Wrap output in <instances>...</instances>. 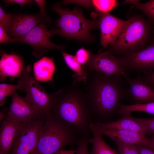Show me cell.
I'll return each mask as SVG.
<instances>
[{
    "instance_id": "6da1fadb",
    "label": "cell",
    "mask_w": 154,
    "mask_h": 154,
    "mask_svg": "<svg viewBox=\"0 0 154 154\" xmlns=\"http://www.w3.org/2000/svg\"><path fill=\"white\" fill-rule=\"evenodd\" d=\"M86 72L82 89L92 114L106 117L116 114L121 100L128 97L122 76H109L94 71Z\"/></svg>"
},
{
    "instance_id": "7a4b0ae2",
    "label": "cell",
    "mask_w": 154,
    "mask_h": 154,
    "mask_svg": "<svg viewBox=\"0 0 154 154\" xmlns=\"http://www.w3.org/2000/svg\"><path fill=\"white\" fill-rule=\"evenodd\" d=\"M72 83L52 93V114L72 127L77 133L89 132L92 114L86 96L78 83Z\"/></svg>"
},
{
    "instance_id": "3957f363",
    "label": "cell",
    "mask_w": 154,
    "mask_h": 154,
    "mask_svg": "<svg viewBox=\"0 0 154 154\" xmlns=\"http://www.w3.org/2000/svg\"><path fill=\"white\" fill-rule=\"evenodd\" d=\"M77 133L69 124L50 114L40 127L34 154H54L64 146L77 143Z\"/></svg>"
},
{
    "instance_id": "277c9868",
    "label": "cell",
    "mask_w": 154,
    "mask_h": 154,
    "mask_svg": "<svg viewBox=\"0 0 154 154\" xmlns=\"http://www.w3.org/2000/svg\"><path fill=\"white\" fill-rule=\"evenodd\" d=\"M51 9L60 16L55 24L58 29L50 30L51 37L58 34L68 38L85 42L93 40L94 37L90 35V31L99 27V21L86 19L79 8L72 10L63 9L59 3L53 4Z\"/></svg>"
},
{
    "instance_id": "5b68a950",
    "label": "cell",
    "mask_w": 154,
    "mask_h": 154,
    "mask_svg": "<svg viewBox=\"0 0 154 154\" xmlns=\"http://www.w3.org/2000/svg\"><path fill=\"white\" fill-rule=\"evenodd\" d=\"M126 21L116 40L110 45L108 51L113 54L140 50L145 47L149 38L150 24L143 17L135 16Z\"/></svg>"
},
{
    "instance_id": "8992f818",
    "label": "cell",
    "mask_w": 154,
    "mask_h": 154,
    "mask_svg": "<svg viewBox=\"0 0 154 154\" xmlns=\"http://www.w3.org/2000/svg\"><path fill=\"white\" fill-rule=\"evenodd\" d=\"M31 70L30 65L25 67L19 78L18 84L26 93L25 98L26 100L41 116H45L51 113L52 95L48 93L32 76Z\"/></svg>"
},
{
    "instance_id": "52a82bcc",
    "label": "cell",
    "mask_w": 154,
    "mask_h": 154,
    "mask_svg": "<svg viewBox=\"0 0 154 154\" xmlns=\"http://www.w3.org/2000/svg\"><path fill=\"white\" fill-rule=\"evenodd\" d=\"M45 116L21 122L9 154H34Z\"/></svg>"
},
{
    "instance_id": "ba28073f",
    "label": "cell",
    "mask_w": 154,
    "mask_h": 154,
    "mask_svg": "<svg viewBox=\"0 0 154 154\" xmlns=\"http://www.w3.org/2000/svg\"><path fill=\"white\" fill-rule=\"evenodd\" d=\"M49 31L46 25L42 22L25 35L11 38L10 41L29 44L33 48V55L36 58H39L49 50L66 48L64 46L56 44L50 40L51 37Z\"/></svg>"
},
{
    "instance_id": "9c48e42d",
    "label": "cell",
    "mask_w": 154,
    "mask_h": 154,
    "mask_svg": "<svg viewBox=\"0 0 154 154\" xmlns=\"http://www.w3.org/2000/svg\"><path fill=\"white\" fill-rule=\"evenodd\" d=\"M117 58L126 72L149 74L154 70V44L137 51L127 52Z\"/></svg>"
},
{
    "instance_id": "30bf717a",
    "label": "cell",
    "mask_w": 154,
    "mask_h": 154,
    "mask_svg": "<svg viewBox=\"0 0 154 154\" xmlns=\"http://www.w3.org/2000/svg\"><path fill=\"white\" fill-rule=\"evenodd\" d=\"M84 70L86 72L94 71L106 75L122 76L126 72L117 58L108 51L93 54Z\"/></svg>"
},
{
    "instance_id": "8fae6325",
    "label": "cell",
    "mask_w": 154,
    "mask_h": 154,
    "mask_svg": "<svg viewBox=\"0 0 154 154\" xmlns=\"http://www.w3.org/2000/svg\"><path fill=\"white\" fill-rule=\"evenodd\" d=\"M92 123L90 127V131L102 135L107 136L114 141L118 140L130 144L150 147L152 142L150 138L139 133L131 131L106 129L98 127Z\"/></svg>"
},
{
    "instance_id": "7c38bea8",
    "label": "cell",
    "mask_w": 154,
    "mask_h": 154,
    "mask_svg": "<svg viewBox=\"0 0 154 154\" xmlns=\"http://www.w3.org/2000/svg\"><path fill=\"white\" fill-rule=\"evenodd\" d=\"M100 42L104 48L115 42L126 23L124 21L109 13L103 14L100 18Z\"/></svg>"
},
{
    "instance_id": "4fadbf2b",
    "label": "cell",
    "mask_w": 154,
    "mask_h": 154,
    "mask_svg": "<svg viewBox=\"0 0 154 154\" xmlns=\"http://www.w3.org/2000/svg\"><path fill=\"white\" fill-rule=\"evenodd\" d=\"M11 96V102L7 115L11 117L22 122L44 116H41L25 97L21 96L16 92Z\"/></svg>"
},
{
    "instance_id": "5bb4252c",
    "label": "cell",
    "mask_w": 154,
    "mask_h": 154,
    "mask_svg": "<svg viewBox=\"0 0 154 154\" xmlns=\"http://www.w3.org/2000/svg\"><path fill=\"white\" fill-rule=\"evenodd\" d=\"M128 84V97L134 104H142L154 102V89L141 76L132 78L126 74L122 76Z\"/></svg>"
},
{
    "instance_id": "9a60e30c",
    "label": "cell",
    "mask_w": 154,
    "mask_h": 154,
    "mask_svg": "<svg viewBox=\"0 0 154 154\" xmlns=\"http://www.w3.org/2000/svg\"><path fill=\"white\" fill-rule=\"evenodd\" d=\"M40 15H13L11 22L7 31L11 38L22 36L42 22Z\"/></svg>"
},
{
    "instance_id": "2e32d148",
    "label": "cell",
    "mask_w": 154,
    "mask_h": 154,
    "mask_svg": "<svg viewBox=\"0 0 154 154\" xmlns=\"http://www.w3.org/2000/svg\"><path fill=\"white\" fill-rule=\"evenodd\" d=\"M0 60V79L4 82L7 77L19 78L25 68L22 57L15 53L1 52Z\"/></svg>"
},
{
    "instance_id": "e0dca14e",
    "label": "cell",
    "mask_w": 154,
    "mask_h": 154,
    "mask_svg": "<svg viewBox=\"0 0 154 154\" xmlns=\"http://www.w3.org/2000/svg\"><path fill=\"white\" fill-rule=\"evenodd\" d=\"M20 122L7 115L1 123L0 154H9Z\"/></svg>"
},
{
    "instance_id": "ac0fdd59",
    "label": "cell",
    "mask_w": 154,
    "mask_h": 154,
    "mask_svg": "<svg viewBox=\"0 0 154 154\" xmlns=\"http://www.w3.org/2000/svg\"><path fill=\"white\" fill-rule=\"evenodd\" d=\"M131 114H123L121 119L115 121L98 122L93 123L96 126L103 128L133 131L145 135L146 128L135 121Z\"/></svg>"
},
{
    "instance_id": "d6986e66",
    "label": "cell",
    "mask_w": 154,
    "mask_h": 154,
    "mask_svg": "<svg viewBox=\"0 0 154 154\" xmlns=\"http://www.w3.org/2000/svg\"><path fill=\"white\" fill-rule=\"evenodd\" d=\"M54 59L44 56L34 63V78L37 81L54 82L52 78L55 69Z\"/></svg>"
},
{
    "instance_id": "ffe728a7",
    "label": "cell",
    "mask_w": 154,
    "mask_h": 154,
    "mask_svg": "<svg viewBox=\"0 0 154 154\" xmlns=\"http://www.w3.org/2000/svg\"><path fill=\"white\" fill-rule=\"evenodd\" d=\"M61 52L66 64L74 72L72 75L73 81L78 83L85 82L88 74L78 61L75 56L67 53L62 50H61Z\"/></svg>"
},
{
    "instance_id": "44dd1931",
    "label": "cell",
    "mask_w": 154,
    "mask_h": 154,
    "mask_svg": "<svg viewBox=\"0 0 154 154\" xmlns=\"http://www.w3.org/2000/svg\"><path fill=\"white\" fill-rule=\"evenodd\" d=\"M92 134L93 137L90 140L92 146L90 154H118L105 142L102 135L97 133Z\"/></svg>"
},
{
    "instance_id": "7402d4cb",
    "label": "cell",
    "mask_w": 154,
    "mask_h": 154,
    "mask_svg": "<svg viewBox=\"0 0 154 154\" xmlns=\"http://www.w3.org/2000/svg\"><path fill=\"white\" fill-rule=\"evenodd\" d=\"M133 112H143L154 114V102L130 105L124 104L121 103L117 110L116 114H123Z\"/></svg>"
},
{
    "instance_id": "603a6c76",
    "label": "cell",
    "mask_w": 154,
    "mask_h": 154,
    "mask_svg": "<svg viewBox=\"0 0 154 154\" xmlns=\"http://www.w3.org/2000/svg\"><path fill=\"white\" fill-rule=\"evenodd\" d=\"M119 3L115 0H90V6L93 7L103 14L108 13Z\"/></svg>"
},
{
    "instance_id": "cb8c5ba5",
    "label": "cell",
    "mask_w": 154,
    "mask_h": 154,
    "mask_svg": "<svg viewBox=\"0 0 154 154\" xmlns=\"http://www.w3.org/2000/svg\"><path fill=\"white\" fill-rule=\"evenodd\" d=\"M19 89L22 91V88L19 84H9L7 83L0 84V105L3 106L5 102V98L8 96H11L16 90Z\"/></svg>"
},
{
    "instance_id": "d4e9b609",
    "label": "cell",
    "mask_w": 154,
    "mask_h": 154,
    "mask_svg": "<svg viewBox=\"0 0 154 154\" xmlns=\"http://www.w3.org/2000/svg\"><path fill=\"white\" fill-rule=\"evenodd\" d=\"M114 141L116 145L118 154H139L137 145L125 143L118 140Z\"/></svg>"
},
{
    "instance_id": "484cf974",
    "label": "cell",
    "mask_w": 154,
    "mask_h": 154,
    "mask_svg": "<svg viewBox=\"0 0 154 154\" xmlns=\"http://www.w3.org/2000/svg\"><path fill=\"white\" fill-rule=\"evenodd\" d=\"M93 54L90 51L83 47L76 51L75 56L84 70L88 65Z\"/></svg>"
},
{
    "instance_id": "4316f807",
    "label": "cell",
    "mask_w": 154,
    "mask_h": 154,
    "mask_svg": "<svg viewBox=\"0 0 154 154\" xmlns=\"http://www.w3.org/2000/svg\"><path fill=\"white\" fill-rule=\"evenodd\" d=\"M89 132L83 134L78 140L77 146L75 149V154H90L88 151V144L90 139Z\"/></svg>"
},
{
    "instance_id": "83f0119b",
    "label": "cell",
    "mask_w": 154,
    "mask_h": 154,
    "mask_svg": "<svg viewBox=\"0 0 154 154\" xmlns=\"http://www.w3.org/2000/svg\"><path fill=\"white\" fill-rule=\"evenodd\" d=\"M134 5L142 11L150 19L154 21V0H149L143 3L139 2Z\"/></svg>"
},
{
    "instance_id": "f1b7e54d",
    "label": "cell",
    "mask_w": 154,
    "mask_h": 154,
    "mask_svg": "<svg viewBox=\"0 0 154 154\" xmlns=\"http://www.w3.org/2000/svg\"><path fill=\"white\" fill-rule=\"evenodd\" d=\"M134 120L146 129V134L154 135V117L141 118L133 117Z\"/></svg>"
},
{
    "instance_id": "f546056e",
    "label": "cell",
    "mask_w": 154,
    "mask_h": 154,
    "mask_svg": "<svg viewBox=\"0 0 154 154\" xmlns=\"http://www.w3.org/2000/svg\"><path fill=\"white\" fill-rule=\"evenodd\" d=\"M13 15L6 13L0 6V25L7 32L11 22Z\"/></svg>"
},
{
    "instance_id": "4dcf8cb0",
    "label": "cell",
    "mask_w": 154,
    "mask_h": 154,
    "mask_svg": "<svg viewBox=\"0 0 154 154\" xmlns=\"http://www.w3.org/2000/svg\"><path fill=\"white\" fill-rule=\"evenodd\" d=\"M35 1L38 5L40 9V15L42 18L46 23H51V20L47 14L45 10V5L46 3L45 0H35Z\"/></svg>"
},
{
    "instance_id": "1f68e13d",
    "label": "cell",
    "mask_w": 154,
    "mask_h": 154,
    "mask_svg": "<svg viewBox=\"0 0 154 154\" xmlns=\"http://www.w3.org/2000/svg\"><path fill=\"white\" fill-rule=\"evenodd\" d=\"M3 1L6 6L10 3H15L19 4L22 7L25 4L31 5L34 3V1L31 0H5Z\"/></svg>"
},
{
    "instance_id": "d6a6232c",
    "label": "cell",
    "mask_w": 154,
    "mask_h": 154,
    "mask_svg": "<svg viewBox=\"0 0 154 154\" xmlns=\"http://www.w3.org/2000/svg\"><path fill=\"white\" fill-rule=\"evenodd\" d=\"M137 145L139 154H154V149L148 146Z\"/></svg>"
},
{
    "instance_id": "836d02e7",
    "label": "cell",
    "mask_w": 154,
    "mask_h": 154,
    "mask_svg": "<svg viewBox=\"0 0 154 154\" xmlns=\"http://www.w3.org/2000/svg\"><path fill=\"white\" fill-rule=\"evenodd\" d=\"M11 38L7 35L6 31L0 25V43H7L10 41Z\"/></svg>"
},
{
    "instance_id": "e575fe53",
    "label": "cell",
    "mask_w": 154,
    "mask_h": 154,
    "mask_svg": "<svg viewBox=\"0 0 154 154\" xmlns=\"http://www.w3.org/2000/svg\"><path fill=\"white\" fill-rule=\"evenodd\" d=\"M146 74L142 79L154 89V71Z\"/></svg>"
},
{
    "instance_id": "d590c367",
    "label": "cell",
    "mask_w": 154,
    "mask_h": 154,
    "mask_svg": "<svg viewBox=\"0 0 154 154\" xmlns=\"http://www.w3.org/2000/svg\"><path fill=\"white\" fill-rule=\"evenodd\" d=\"M54 154H75V149L72 150L60 149Z\"/></svg>"
},
{
    "instance_id": "8d00e7d4",
    "label": "cell",
    "mask_w": 154,
    "mask_h": 154,
    "mask_svg": "<svg viewBox=\"0 0 154 154\" xmlns=\"http://www.w3.org/2000/svg\"><path fill=\"white\" fill-rule=\"evenodd\" d=\"M140 1L139 0H125L120 3V4H130L134 5L136 3H139Z\"/></svg>"
},
{
    "instance_id": "74e56055",
    "label": "cell",
    "mask_w": 154,
    "mask_h": 154,
    "mask_svg": "<svg viewBox=\"0 0 154 154\" xmlns=\"http://www.w3.org/2000/svg\"><path fill=\"white\" fill-rule=\"evenodd\" d=\"M5 109L2 110L0 112V123L2 121L7 115V114H5L4 112L5 111Z\"/></svg>"
},
{
    "instance_id": "f35d334b",
    "label": "cell",
    "mask_w": 154,
    "mask_h": 154,
    "mask_svg": "<svg viewBox=\"0 0 154 154\" xmlns=\"http://www.w3.org/2000/svg\"><path fill=\"white\" fill-rule=\"evenodd\" d=\"M150 138L152 143L154 145V137H153Z\"/></svg>"
},
{
    "instance_id": "ab89813d",
    "label": "cell",
    "mask_w": 154,
    "mask_h": 154,
    "mask_svg": "<svg viewBox=\"0 0 154 154\" xmlns=\"http://www.w3.org/2000/svg\"><path fill=\"white\" fill-rule=\"evenodd\" d=\"M151 147L152 148L154 149V145L153 143H152V144L151 145Z\"/></svg>"
}]
</instances>
